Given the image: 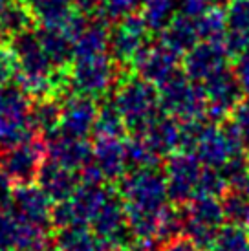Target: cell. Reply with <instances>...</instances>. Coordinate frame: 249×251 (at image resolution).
Returning a JSON list of instances; mask_svg holds the SVG:
<instances>
[{
  "label": "cell",
  "mask_w": 249,
  "mask_h": 251,
  "mask_svg": "<svg viewBox=\"0 0 249 251\" xmlns=\"http://www.w3.org/2000/svg\"><path fill=\"white\" fill-rule=\"evenodd\" d=\"M203 165L193 152H174L165 163V180L169 200L174 203H187L198 193Z\"/></svg>",
  "instance_id": "11"
},
{
  "label": "cell",
  "mask_w": 249,
  "mask_h": 251,
  "mask_svg": "<svg viewBox=\"0 0 249 251\" xmlns=\"http://www.w3.org/2000/svg\"><path fill=\"white\" fill-rule=\"evenodd\" d=\"M35 183L50 196L51 202H62L68 200L79 187V173L62 167L51 160H44Z\"/></svg>",
  "instance_id": "20"
},
{
  "label": "cell",
  "mask_w": 249,
  "mask_h": 251,
  "mask_svg": "<svg viewBox=\"0 0 249 251\" xmlns=\"http://www.w3.org/2000/svg\"><path fill=\"white\" fill-rule=\"evenodd\" d=\"M222 209H224V218L231 226L249 229V195L229 189L222 196Z\"/></svg>",
  "instance_id": "34"
},
{
  "label": "cell",
  "mask_w": 249,
  "mask_h": 251,
  "mask_svg": "<svg viewBox=\"0 0 249 251\" xmlns=\"http://www.w3.org/2000/svg\"><path fill=\"white\" fill-rule=\"evenodd\" d=\"M92 134L96 136V140H123V136L126 134V125L114 103H104L99 106Z\"/></svg>",
  "instance_id": "30"
},
{
  "label": "cell",
  "mask_w": 249,
  "mask_h": 251,
  "mask_svg": "<svg viewBox=\"0 0 249 251\" xmlns=\"http://www.w3.org/2000/svg\"><path fill=\"white\" fill-rule=\"evenodd\" d=\"M161 251H198V248H196L194 242H189V240L180 238V240L171 242V244L167 246V248H163Z\"/></svg>",
  "instance_id": "45"
},
{
  "label": "cell",
  "mask_w": 249,
  "mask_h": 251,
  "mask_svg": "<svg viewBox=\"0 0 249 251\" xmlns=\"http://www.w3.org/2000/svg\"><path fill=\"white\" fill-rule=\"evenodd\" d=\"M215 251H249V235L248 229L229 226L220 229L215 240Z\"/></svg>",
  "instance_id": "38"
},
{
  "label": "cell",
  "mask_w": 249,
  "mask_h": 251,
  "mask_svg": "<svg viewBox=\"0 0 249 251\" xmlns=\"http://www.w3.org/2000/svg\"><path fill=\"white\" fill-rule=\"evenodd\" d=\"M201 84L207 98V118L213 123L227 119L231 110L242 101V86L229 66L216 72Z\"/></svg>",
  "instance_id": "12"
},
{
  "label": "cell",
  "mask_w": 249,
  "mask_h": 251,
  "mask_svg": "<svg viewBox=\"0 0 249 251\" xmlns=\"http://www.w3.org/2000/svg\"><path fill=\"white\" fill-rule=\"evenodd\" d=\"M227 35L224 46L229 57H238L249 48V0H229L225 6Z\"/></svg>",
  "instance_id": "22"
},
{
  "label": "cell",
  "mask_w": 249,
  "mask_h": 251,
  "mask_svg": "<svg viewBox=\"0 0 249 251\" xmlns=\"http://www.w3.org/2000/svg\"><path fill=\"white\" fill-rule=\"evenodd\" d=\"M215 6H222V4H218V0H178V13L196 21L198 17H201L207 9Z\"/></svg>",
  "instance_id": "42"
},
{
  "label": "cell",
  "mask_w": 249,
  "mask_h": 251,
  "mask_svg": "<svg viewBox=\"0 0 249 251\" xmlns=\"http://www.w3.org/2000/svg\"><path fill=\"white\" fill-rule=\"evenodd\" d=\"M31 99L17 84L0 88V147H13L31 140Z\"/></svg>",
  "instance_id": "5"
},
{
  "label": "cell",
  "mask_w": 249,
  "mask_h": 251,
  "mask_svg": "<svg viewBox=\"0 0 249 251\" xmlns=\"http://www.w3.org/2000/svg\"><path fill=\"white\" fill-rule=\"evenodd\" d=\"M46 160V140L33 136L31 140L0 151V169L13 185H28L37 181L42 161Z\"/></svg>",
  "instance_id": "8"
},
{
  "label": "cell",
  "mask_w": 249,
  "mask_h": 251,
  "mask_svg": "<svg viewBox=\"0 0 249 251\" xmlns=\"http://www.w3.org/2000/svg\"><path fill=\"white\" fill-rule=\"evenodd\" d=\"M119 196L132 231L141 238L159 233L161 213L167 207V180L159 167L132 169L119 180Z\"/></svg>",
  "instance_id": "1"
},
{
  "label": "cell",
  "mask_w": 249,
  "mask_h": 251,
  "mask_svg": "<svg viewBox=\"0 0 249 251\" xmlns=\"http://www.w3.org/2000/svg\"><path fill=\"white\" fill-rule=\"evenodd\" d=\"M123 145H124V158H126L128 171H132V169L159 167L161 158H158L152 152V149L147 145V141L141 136L132 134L130 138H126L123 141Z\"/></svg>",
  "instance_id": "33"
},
{
  "label": "cell",
  "mask_w": 249,
  "mask_h": 251,
  "mask_svg": "<svg viewBox=\"0 0 249 251\" xmlns=\"http://www.w3.org/2000/svg\"><path fill=\"white\" fill-rule=\"evenodd\" d=\"M132 66L141 79L152 83L154 86H159L180 70V53H176L163 42H156V44L149 42L138 53Z\"/></svg>",
  "instance_id": "13"
},
{
  "label": "cell",
  "mask_w": 249,
  "mask_h": 251,
  "mask_svg": "<svg viewBox=\"0 0 249 251\" xmlns=\"http://www.w3.org/2000/svg\"><path fill=\"white\" fill-rule=\"evenodd\" d=\"M74 6H75L79 11L90 15V13H94L96 7L99 6V0H74Z\"/></svg>",
  "instance_id": "46"
},
{
  "label": "cell",
  "mask_w": 249,
  "mask_h": 251,
  "mask_svg": "<svg viewBox=\"0 0 249 251\" xmlns=\"http://www.w3.org/2000/svg\"><path fill=\"white\" fill-rule=\"evenodd\" d=\"M229 53L224 42H198L193 50H189L183 61L181 68L191 81L194 83H203L216 72L224 70L229 63Z\"/></svg>",
  "instance_id": "14"
},
{
  "label": "cell",
  "mask_w": 249,
  "mask_h": 251,
  "mask_svg": "<svg viewBox=\"0 0 249 251\" xmlns=\"http://www.w3.org/2000/svg\"><path fill=\"white\" fill-rule=\"evenodd\" d=\"M42 50L55 68H70L74 63V42L61 28L39 26L35 31Z\"/></svg>",
  "instance_id": "24"
},
{
  "label": "cell",
  "mask_w": 249,
  "mask_h": 251,
  "mask_svg": "<svg viewBox=\"0 0 249 251\" xmlns=\"http://www.w3.org/2000/svg\"><path fill=\"white\" fill-rule=\"evenodd\" d=\"M248 165H249V158H248Z\"/></svg>",
  "instance_id": "48"
},
{
  "label": "cell",
  "mask_w": 249,
  "mask_h": 251,
  "mask_svg": "<svg viewBox=\"0 0 249 251\" xmlns=\"http://www.w3.org/2000/svg\"><path fill=\"white\" fill-rule=\"evenodd\" d=\"M220 171L231 191H238V193L249 195V165L248 160L244 158L242 154L233 156Z\"/></svg>",
  "instance_id": "37"
},
{
  "label": "cell",
  "mask_w": 249,
  "mask_h": 251,
  "mask_svg": "<svg viewBox=\"0 0 249 251\" xmlns=\"http://www.w3.org/2000/svg\"><path fill=\"white\" fill-rule=\"evenodd\" d=\"M61 110V99L57 96L35 99V103H31V125L35 132L44 138L59 132Z\"/></svg>",
  "instance_id": "28"
},
{
  "label": "cell",
  "mask_w": 249,
  "mask_h": 251,
  "mask_svg": "<svg viewBox=\"0 0 249 251\" xmlns=\"http://www.w3.org/2000/svg\"><path fill=\"white\" fill-rule=\"evenodd\" d=\"M229 121L235 128L238 140L242 143L244 151H249V99H242L238 105L231 110Z\"/></svg>",
  "instance_id": "40"
},
{
  "label": "cell",
  "mask_w": 249,
  "mask_h": 251,
  "mask_svg": "<svg viewBox=\"0 0 249 251\" xmlns=\"http://www.w3.org/2000/svg\"><path fill=\"white\" fill-rule=\"evenodd\" d=\"M44 244L42 227L31 224L13 207L0 211V250H39Z\"/></svg>",
  "instance_id": "15"
},
{
  "label": "cell",
  "mask_w": 249,
  "mask_h": 251,
  "mask_svg": "<svg viewBox=\"0 0 249 251\" xmlns=\"http://www.w3.org/2000/svg\"><path fill=\"white\" fill-rule=\"evenodd\" d=\"M11 48L17 63V74L15 81L22 92H26L29 98H46V96H57L53 86L55 77V66L48 59L46 51L42 50L39 37L35 31L21 33L7 42ZM59 98V96H57Z\"/></svg>",
  "instance_id": "2"
},
{
  "label": "cell",
  "mask_w": 249,
  "mask_h": 251,
  "mask_svg": "<svg viewBox=\"0 0 249 251\" xmlns=\"http://www.w3.org/2000/svg\"><path fill=\"white\" fill-rule=\"evenodd\" d=\"M61 251H96V237L84 226L62 227L57 237Z\"/></svg>",
  "instance_id": "35"
},
{
  "label": "cell",
  "mask_w": 249,
  "mask_h": 251,
  "mask_svg": "<svg viewBox=\"0 0 249 251\" xmlns=\"http://www.w3.org/2000/svg\"><path fill=\"white\" fill-rule=\"evenodd\" d=\"M161 42L167 44L171 50H174L176 53L185 55L189 50H193L194 46L200 42L196 21L191 19V17H185V15L178 13L173 21H171V24L163 29Z\"/></svg>",
  "instance_id": "25"
},
{
  "label": "cell",
  "mask_w": 249,
  "mask_h": 251,
  "mask_svg": "<svg viewBox=\"0 0 249 251\" xmlns=\"http://www.w3.org/2000/svg\"><path fill=\"white\" fill-rule=\"evenodd\" d=\"M61 106L59 132L74 136V138H88L94 132V123L99 110L96 99L84 98L72 92L61 101Z\"/></svg>",
  "instance_id": "16"
},
{
  "label": "cell",
  "mask_w": 249,
  "mask_h": 251,
  "mask_svg": "<svg viewBox=\"0 0 249 251\" xmlns=\"http://www.w3.org/2000/svg\"><path fill=\"white\" fill-rule=\"evenodd\" d=\"M139 6H143V0H99L94 17L110 26L124 17L136 13Z\"/></svg>",
  "instance_id": "36"
},
{
  "label": "cell",
  "mask_w": 249,
  "mask_h": 251,
  "mask_svg": "<svg viewBox=\"0 0 249 251\" xmlns=\"http://www.w3.org/2000/svg\"><path fill=\"white\" fill-rule=\"evenodd\" d=\"M242 152V143L238 140L231 121L224 119L222 125L213 121L203 125L193 154L200 160L203 167L222 169L233 156Z\"/></svg>",
  "instance_id": "7"
},
{
  "label": "cell",
  "mask_w": 249,
  "mask_h": 251,
  "mask_svg": "<svg viewBox=\"0 0 249 251\" xmlns=\"http://www.w3.org/2000/svg\"><path fill=\"white\" fill-rule=\"evenodd\" d=\"M92 161L99 167L106 181H119L128 173L121 140H96L92 147Z\"/></svg>",
  "instance_id": "23"
},
{
  "label": "cell",
  "mask_w": 249,
  "mask_h": 251,
  "mask_svg": "<svg viewBox=\"0 0 249 251\" xmlns=\"http://www.w3.org/2000/svg\"><path fill=\"white\" fill-rule=\"evenodd\" d=\"M17 74V63L11 48L7 46V42H0V88L11 84V79H15Z\"/></svg>",
  "instance_id": "41"
},
{
  "label": "cell",
  "mask_w": 249,
  "mask_h": 251,
  "mask_svg": "<svg viewBox=\"0 0 249 251\" xmlns=\"http://www.w3.org/2000/svg\"><path fill=\"white\" fill-rule=\"evenodd\" d=\"M33 22V17L29 13L28 6L24 4V0H13L0 13V39L9 42L21 33L29 31Z\"/></svg>",
  "instance_id": "29"
},
{
  "label": "cell",
  "mask_w": 249,
  "mask_h": 251,
  "mask_svg": "<svg viewBox=\"0 0 249 251\" xmlns=\"http://www.w3.org/2000/svg\"><path fill=\"white\" fill-rule=\"evenodd\" d=\"M229 191L227 181L224 178L220 169H209L203 167V173L200 176L198 183V193L196 195L213 196V198H222Z\"/></svg>",
  "instance_id": "39"
},
{
  "label": "cell",
  "mask_w": 249,
  "mask_h": 251,
  "mask_svg": "<svg viewBox=\"0 0 249 251\" xmlns=\"http://www.w3.org/2000/svg\"><path fill=\"white\" fill-rule=\"evenodd\" d=\"M178 11V0H143L141 17L150 33H163Z\"/></svg>",
  "instance_id": "31"
},
{
  "label": "cell",
  "mask_w": 249,
  "mask_h": 251,
  "mask_svg": "<svg viewBox=\"0 0 249 251\" xmlns=\"http://www.w3.org/2000/svg\"><path fill=\"white\" fill-rule=\"evenodd\" d=\"M108 37H110L108 24L92 17L86 29L74 41V61L108 53Z\"/></svg>",
  "instance_id": "26"
},
{
  "label": "cell",
  "mask_w": 249,
  "mask_h": 251,
  "mask_svg": "<svg viewBox=\"0 0 249 251\" xmlns=\"http://www.w3.org/2000/svg\"><path fill=\"white\" fill-rule=\"evenodd\" d=\"M116 66L108 53L75 59L70 66V90L90 99L104 98L116 84Z\"/></svg>",
  "instance_id": "6"
},
{
  "label": "cell",
  "mask_w": 249,
  "mask_h": 251,
  "mask_svg": "<svg viewBox=\"0 0 249 251\" xmlns=\"http://www.w3.org/2000/svg\"><path fill=\"white\" fill-rule=\"evenodd\" d=\"M147 141L158 158L178 152L181 145V121L173 116H158L145 130L138 134Z\"/></svg>",
  "instance_id": "21"
},
{
  "label": "cell",
  "mask_w": 249,
  "mask_h": 251,
  "mask_svg": "<svg viewBox=\"0 0 249 251\" xmlns=\"http://www.w3.org/2000/svg\"><path fill=\"white\" fill-rule=\"evenodd\" d=\"M33 21L46 28H62L74 13V0H24Z\"/></svg>",
  "instance_id": "27"
},
{
  "label": "cell",
  "mask_w": 249,
  "mask_h": 251,
  "mask_svg": "<svg viewBox=\"0 0 249 251\" xmlns=\"http://www.w3.org/2000/svg\"><path fill=\"white\" fill-rule=\"evenodd\" d=\"M11 207L19 211L26 220L35 226H46L51 220V200L37 183L15 185L11 196Z\"/></svg>",
  "instance_id": "18"
},
{
  "label": "cell",
  "mask_w": 249,
  "mask_h": 251,
  "mask_svg": "<svg viewBox=\"0 0 249 251\" xmlns=\"http://www.w3.org/2000/svg\"><path fill=\"white\" fill-rule=\"evenodd\" d=\"M11 181L7 180V176L2 173L0 169V211L6 209L7 205L11 203V196H13V189H11Z\"/></svg>",
  "instance_id": "44"
},
{
  "label": "cell",
  "mask_w": 249,
  "mask_h": 251,
  "mask_svg": "<svg viewBox=\"0 0 249 251\" xmlns=\"http://www.w3.org/2000/svg\"><path fill=\"white\" fill-rule=\"evenodd\" d=\"M46 140V160H51L72 171L81 169L92 161V145L86 138H74L55 132Z\"/></svg>",
  "instance_id": "17"
},
{
  "label": "cell",
  "mask_w": 249,
  "mask_h": 251,
  "mask_svg": "<svg viewBox=\"0 0 249 251\" xmlns=\"http://www.w3.org/2000/svg\"><path fill=\"white\" fill-rule=\"evenodd\" d=\"M94 224V231L101 240L108 242V244H121L126 238L128 233V218L124 213V205L121 196L112 195L106 203H104L101 211L96 215V218L92 220Z\"/></svg>",
  "instance_id": "19"
},
{
  "label": "cell",
  "mask_w": 249,
  "mask_h": 251,
  "mask_svg": "<svg viewBox=\"0 0 249 251\" xmlns=\"http://www.w3.org/2000/svg\"><path fill=\"white\" fill-rule=\"evenodd\" d=\"M238 83L242 86L244 94L249 96V48L242 51L238 57H235V66H233Z\"/></svg>",
  "instance_id": "43"
},
{
  "label": "cell",
  "mask_w": 249,
  "mask_h": 251,
  "mask_svg": "<svg viewBox=\"0 0 249 251\" xmlns=\"http://www.w3.org/2000/svg\"><path fill=\"white\" fill-rule=\"evenodd\" d=\"M11 2H13V0H0V13H2V11H4Z\"/></svg>",
  "instance_id": "47"
},
{
  "label": "cell",
  "mask_w": 249,
  "mask_h": 251,
  "mask_svg": "<svg viewBox=\"0 0 249 251\" xmlns=\"http://www.w3.org/2000/svg\"><path fill=\"white\" fill-rule=\"evenodd\" d=\"M158 88L161 110L180 121H203L207 116V98L203 84L194 83L178 70Z\"/></svg>",
  "instance_id": "4"
},
{
  "label": "cell",
  "mask_w": 249,
  "mask_h": 251,
  "mask_svg": "<svg viewBox=\"0 0 249 251\" xmlns=\"http://www.w3.org/2000/svg\"><path fill=\"white\" fill-rule=\"evenodd\" d=\"M224 220L222 202L213 196L196 195L185 203V211L181 213L183 227L198 246L215 244Z\"/></svg>",
  "instance_id": "9"
},
{
  "label": "cell",
  "mask_w": 249,
  "mask_h": 251,
  "mask_svg": "<svg viewBox=\"0 0 249 251\" xmlns=\"http://www.w3.org/2000/svg\"><path fill=\"white\" fill-rule=\"evenodd\" d=\"M196 28L201 41L205 42H224L227 35V17L225 7L215 6L196 19Z\"/></svg>",
  "instance_id": "32"
},
{
  "label": "cell",
  "mask_w": 249,
  "mask_h": 251,
  "mask_svg": "<svg viewBox=\"0 0 249 251\" xmlns=\"http://www.w3.org/2000/svg\"><path fill=\"white\" fill-rule=\"evenodd\" d=\"M112 103L119 110L130 134L145 130L161 110L158 88L139 75L124 77L116 88Z\"/></svg>",
  "instance_id": "3"
},
{
  "label": "cell",
  "mask_w": 249,
  "mask_h": 251,
  "mask_svg": "<svg viewBox=\"0 0 249 251\" xmlns=\"http://www.w3.org/2000/svg\"><path fill=\"white\" fill-rule=\"evenodd\" d=\"M150 29L141 13H132L112 24L108 37V55L118 66H132L141 50L149 44Z\"/></svg>",
  "instance_id": "10"
}]
</instances>
